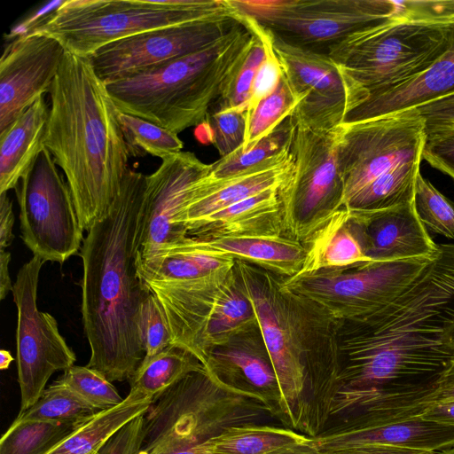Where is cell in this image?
<instances>
[{
    "instance_id": "1",
    "label": "cell",
    "mask_w": 454,
    "mask_h": 454,
    "mask_svg": "<svg viewBox=\"0 0 454 454\" xmlns=\"http://www.w3.org/2000/svg\"><path fill=\"white\" fill-rule=\"evenodd\" d=\"M338 337L337 413L374 427L420 418L454 366V244H438L434 258L385 307L339 322Z\"/></svg>"
},
{
    "instance_id": "2",
    "label": "cell",
    "mask_w": 454,
    "mask_h": 454,
    "mask_svg": "<svg viewBox=\"0 0 454 454\" xmlns=\"http://www.w3.org/2000/svg\"><path fill=\"white\" fill-rule=\"evenodd\" d=\"M145 176L129 168L112 209L88 231L79 253L87 366L111 382L129 380L145 356L139 319L151 292L136 264Z\"/></svg>"
},
{
    "instance_id": "3",
    "label": "cell",
    "mask_w": 454,
    "mask_h": 454,
    "mask_svg": "<svg viewBox=\"0 0 454 454\" xmlns=\"http://www.w3.org/2000/svg\"><path fill=\"white\" fill-rule=\"evenodd\" d=\"M239 284L253 304L281 391L279 420L309 434L329 418L340 373L339 322L282 286V278L235 260Z\"/></svg>"
},
{
    "instance_id": "4",
    "label": "cell",
    "mask_w": 454,
    "mask_h": 454,
    "mask_svg": "<svg viewBox=\"0 0 454 454\" xmlns=\"http://www.w3.org/2000/svg\"><path fill=\"white\" fill-rule=\"evenodd\" d=\"M49 94L44 145L64 172L88 231L112 209L129 168L120 111L90 58L67 51Z\"/></svg>"
},
{
    "instance_id": "5",
    "label": "cell",
    "mask_w": 454,
    "mask_h": 454,
    "mask_svg": "<svg viewBox=\"0 0 454 454\" xmlns=\"http://www.w3.org/2000/svg\"><path fill=\"white\" fill-rule=\"evenodd\" d=\"M256 39L241 21L199 51L105 84L120 112L178 135L206 121L226 95Z\"/></svg>"
},
{
    "instance_id": "6",
    "label": "cell",
    "mask_w": 454,
    "mask_h": 454,
    "mask_svg": "<svg viewBox=\"0 0 454 454\" xmlns=\"http://www.w3.org/2000/svg\"><path fill=\"white\" fill-rule=\"evenodd\" d=\"M404 3L398 15L356 31L327 50L349 86L353 109L370 95L421 73L451 43L454 0Z\"/></svg>"
},
{
    "instance_id": "7",
    "label": "cell",
    "mask_w": 454,
    "mask_h": 454,
    "mask_svg": "<svg viewBox=\"0 0 454 454\" xmlns=\"http://www.w3.org/2000/svg\"><path fill=\"white\" fill-rule=\"evenodd\" d=\"M268 416L274 417L263 403L225 386L204 367L153 401L138 454L190 450L230 427Z\"/></svg>"
},
{
    "instance_id": "8",
    "label": "cell",
    "mask_w": 454,
    "mask_h": 454,
    "mask_svg": "<svg viewBox=\"0 0 454 454\" xmlns=\"http://www.w3.org/2000/svg\"><path fill=\"white\" fill-rule=\"evenodd\" d=\"M231 11L228 0H65L24 33L51 36L66 51L90 58L132 35Z\"/></svg>"
},
{
    "instance_id": "9",
    "label": "cell",
    "mask_w": 454,
    "mask_h": 454,
    "mask_svg": "<svg viewBox=\"0 0 454 454\" xmlns=\"http://www.w3.org/2000/svg\"><path fill=\"white\" fill-rule=\"evenodd\" d=\"M294 122L293 166L278 189L283 236L305 245L344 207L338 127L315 129Z\"/></svg>"
},
{
    "instance_id": "10",
    "label": "cell",
    "mask_w": 454,
    "mask_h": 454,
    "mask_svg": "<svg viewBox=\"0 0 454 454\" xmlns=\"http://www.w3.org/2000/svg\"><path fill=\"white\" fill-rule=\"evenodd\" d=\"M236 13L249 17L286 41L327 52L348 35L401 13L404 1L228 0Z\"/></svg>"
},
{
    "instance_id": "11",
    "label": "cell",
    "mask_w": 454,
    "mask_h": 454,
    "mask_svg": "<svg viewBox=\"0 0 454 454\" xmlns=\"http://www.w3.org/2000/svg\"><path fill=\"white\" fill-rule=\"evenodd\" d=\"M433 259L366 262L301 272L282 278V286L339 322L357 321L395 299Z\"/></svg>"
},
{
    "instance_id": "12",
    "label": "cell",
    "mask_w": 454,
    "mask_h": 454,
    "mask_svg": "<svg viewBox=\"0 0 454 454\" xmlns=\"http://www.w3.org/2000/svg\"><path fill=\"white\" fill-rule=\"evenodd\" d=\"M427 137L417 108L338 126L344 206L375 178L396 166L422 160Z\"/></svg>"
},
{
    "instance_id": "13",
    "label": "cell",
    "mask_w": 454,
    "mask_h": 454,
    "mask_svg": "<svg viewBox=\"0 0 454 454\" xmlns=\"http://www.w3.org/2000/svg\"><path fill=\"white\" fill-rule=\"evenodd\" d=\"M45 148L17 189L20 230L25 245L44 262L62 265L79 254L83 228L69 186Z\"/></svg>"
},
{
    "instance_id": "14",
    "label": "cell",
    "mask_w": 454,
    "mask_h": 454,
    "mask_svg": "<svg viewBox=\"0 0 454 454\" xmlns=\"http://www.w3.org/2000/svg\"><path fill=\"white\" fill-rule=\"evenodd\" d=\"M45 262L33 257L18 271L12 287L17 308V368L22 413L42 395L51 376L73 366L76 356L59 330L57 320L37 307V286Z\"/></svg>"
},
{
    "instance_id": "15",
    "label": "cell",
    "mask_w": 454,
    "mask_h": 454,
    "mask_svg": "<svg viewBox=\"0 0 454 454\" xmlns=\"http://www.w3.org/2000/svg\"><path fill=\"white\" fill-rule=\"evenodd\" d=\"M268 32L283 76L299 101L292 114L293 120L322 130H330L343 123L353 109L352 94L328 54L289 43Z\"/></svg>"
},
{
    "instance_id": "16",
    "label": "cell",
    "mask_w": 454,
    "mask_h": 454,
    "mask_svg": "<svg viewBox=\"0 0 454 454\" xmlns=\"http://www.w3.org/2000/svg\"><path fill=\"white\" fill-rule=\"evenodd\" d=\"M240 22L232 9L195 22L161 27L114 42L99 49L90 59L98 76L108 83L199 51Z\"/></svg>"
},
{
    "instance_id": "17",
    "label": "cell",
    "mask_w": 454,
    "mask_h": 454,
    "mask_svg": "<svg viewBox=\"0 0 454 454\" xmlns=\"http://www.w3.org/2000/svg\"><path fill=\"white\" fill-rule=\"evenodd\" d=\"M193 153L179 152L161 160L145 176L137 253L177 242L187 237L180 223L200 182L211 171Z\"/></svg>"
},
{
    "instance_id": "18",
    "label": "cell",
    "mask_w": 454,
    "mask_h": 454,
    "mask_svg": "<svg viewBox=\"0 0 454 454\" xmlns=\"http://www.w3.org/2000/svg\"><path fill=\"white\" fill-rule=\"evenodd\" d=\"M66 51L56 39L22 33L0 59V133L49 92Z\"/></svg>"
},
{
    "instance_id": "19",
    "label": "cell",
    "mask_w": 454,
    "mask_h": 454,
    "mask_svg": "<svg viewBox=\"0 0 454 454\" xmlns=\"http://www.w3.org/2000/svg\"><path fill=\"white\" fill-rule=\"evenodd\" d=\"M347 209L350 227L372 262L433 259L437 254L438 244L420 222L414 199L380 210Z\"/></svg>"
},
{
    "instance_id": "20",
    "label": "cell",
    "mask_w": 454,
    "mask_h": 454,
    "mask_svg": "<svg viewBox=\"0 0 454 454\" xmlns=\"http://www.w3.org/2000/svg\"><path fill=\"white\" fill-rule=\"evenodd\" d=\"M204 367L225 386L263 403L279 419L281 391L259 325L211 348Z\"/></svg>"
},
{
    "instance_id": "21",
    "label": "cell",
    "mask_w": 454,
    "mask_h": 454,
    "mask_svg": "<svg viewBox=\"0 0 454 454\" xmlns=\"http://www.w3.org/2000/svg\"><path fill=\"white\" fill-rule=\"evenodd\" d=\"M292 142V141H291ZM290 145L236 175L213 179L209 174L195 189L180 223L188 232L207 217L270 188H278L293 166Z\"/></svg>"
},
{
    "instance_id": "22",
    "label": "cell",
    "mask_w": 454,
    "mask_h": 454,
    "mask_svg": "<svg viewBox=\"0 0 454 454\" xmlns=\"http://www.w3.org/2000/svg\"><path fill=\"white\" fill-rule=\"evenodd\" d=\"M454 93V32L449 48L413 77L367 97L343 122H355L417 108Z\"/></svg>"
},
{
    "instance_id": "23",
    "label": "cell",
    "mask_w": 454,
    "mask_h": 454,
    "mask_svg": "<svg viewBox=\"0 0 454 454\" xmlns=\"http://www.w3.org/2000/svg\"><path fill=\"white\" fill-rule=\"evenodd\" d=\"M310 438L323 451L378 444L424 452H441L454 446V427L418 418L358 430L325 428Z\"/></svg>"
},
{
    "instance_id": "24",
    "label": "cell",
    "mask_w": 454,
    "mask_h": 454,
    "mask_svg": "<svg viewBox=\"0 0 454 454\" xmlns=\"http://www.w3.org/2000/svg\"><path fill=\"white\" fill-rule=\"evenodd\" d=\"M189 238L204 253L247 262L283 278L299 274L307 255L302 243L286 236Z\"/></svg>"
},
{
    "instance_id": "25",
    "label": "cell",
    "mask_w": 454,
    "mask_h": 454,
    "mask_svg": "<svg viewBox=\"0 0 454 454\" xmlns=\"http://www.w3.org/2000/svg\"><path fill=\"white\" fill-rule=\"evenodd\" d=\"M49 113L43 96L0 133V194L16 188L45 149Z\"/></svg>"
},
{
    "instance_id": "26",
    "label": "cell",
    "mask_w": 454,
    "mask_h": 454,
    "mask_svg": "<svg viewBox=\"0 0 454 454\" xmlns=\"http://www.w3.org/2000/svg\"><path fill=\"white\" fill-rule=\"evenodd\" d=\"M278 188H270L207 217L187 235L199 239L283 236Z\"/></svg>"
},
{
    "instance_id": "27",
    "label": "cell",
    "mask_w": 454,
    "mask_h": 454,
    "mask_svg": "<svg viewBox=\"0 0 454 454\" xmlns=\"http://www.w3.org/2000/svg\"><path fill=\"white\" fill-rule=\"evenodd\" d=\"M153 399L130 390L118 405L98 411L48 454H98L126 424L147 412Z\"/></svg>"
},
{
    "instance_id": "28",
    "label": "cell",
    "mask_w": 454,
    "mask_h": 454,
    "mask_svg": "<svg viewBox=\"0 0 454 454\" xmlns=\"http://www.w3.org/2000/svg\"><path fill=\"white\" fill-rule=\"evenodd\" d=\"M304 246L307 255L300 273L372 262L350 227L345 207L333 215Z\"/></svg>"
},
{
    "instance_id": "29",
    "label": "cell",
    "mask_w": 454,
    "mask_h": 454,
    "mask_svg": "<svg viewBox=\"0 0 454 454\" xmlns=\"http://www.w3.org/2000/svg\"><path fill=\"white\" fill-rule=\"evenodd\" d=\"M306 438L288 427L248 423L230 427L192 450L195 454H263Z\"/></svg>"
},
{
    "instance_id": "30",
    "label": "cell",
    "mask_w": 454,
    "mask_h": 454,
    "mask_svg": "<svg viewBox=\"0 0 454 454\" xmlns=\"http://www.w3.org/2000/svg\"><path fill=\"white\" fill-rule=\"evenodd\" d=\"M255 325H258V321L254 309L244 293L233 267L207 324L203 345L206 362L211 348Z\"/></svg>"
},
{
    "instance_id": "31",
    "label": "cell",
    "mask_w": 454,
    "mask_h": 454,
    "mask_svg": "<svg viewBox=\"0 0 454 454\" xmlns=\"http://www.w3.org/2000/svg\"><path fill=\"white\" fill-rule=\"evenodd\" d=\"M203 369L192 354L171 345L150 358H144L128 380L130 390L153 401L188 374Z\"/></svg>"
},
{
    "instance_id": "32",
    "label": "cell",
    "mask_w": 454,
    "mask_h": 454,
    "mask_svg": "<svg viewBox=\"0 0 454 454\" xmlns=\"http://www.w3.org/2000/svg\"><path fill=\"white\" fill-rule=\"evenodd\" d=\"M420 161L406 162L369 183L344 206L352 210H380L414 199Z\"/></svg>"
},
{
    "instance_id": "33",
    "label": "cell",
    "mask_w": 454,
    "mask_h": 454,
    "mask_svg": "<svg viewBox=\"0 0 454 454\" xmlns=\"http://www.w3.org/2000/svg\"><path fill=\"white\" fill-rule=\"evenodd\" d=\"M83 422L14 419L0 440V454H48Z\"/></svg>"
},
{
    "instance_id": "34",
    "label": "cell",
    "mask_w": 454,
    "mask_h": 454,
    "mask_svg": "<svg viewBox=\"0 0 454 454\" xmlns=\"http://www.w3.org/2000/svg\"><path fill=\"white\" fill-rule=\"evenodd\" d=\"M99 411L67 387L54 381L40 398L15 419L82 422Z\"/></svg>"
},
{
    "instance_id": "35",
    "label": "cell",
    "mask_w": 454,
    "mask_h": 454,
    "mask_svg": "<svg viewBox=\"0 0 454 454\" xmlns=\"http://www.w3.org/2000/svg\"><path fill=\"white\" fill-rule=\"evenodd\" d=\"M119 118L129 157H143L148 153L162 160L182 152L184 143L177 134L121 112Z\"/></svg>"
},
{
    "instance_id": "36",
    "label": "cell",
    "mask_w": 454,
    "mask_h": 454,
    "mask_svg": "<svg viewBox=\"0 0 454 454\" xmlns=\"http://www.w3.org/2000/svg\"><path fill=\"white\" fill-rule=\"evenodd\" d=\"M294 128L291 115L253 148L246 151L238 149L213 163L209 176L213 179L231 176L279 153L290 145Z\"/></svg>"
},
{
    "instance_id": "37",
    "label": "cell",
    "mask_w": 454,
    "mask_h": 454,
    "mask_svg": "<svg viewBox=\"0 0 454 454\" xmlns=\"http://www.w3.org/2000/svg\"><path fill=\"white\" fill-rule=\"evenodd\" d=\"M298 103L287 82L282 76L276 90L262 99L249 116L245 141L239 150L246 151L253 148L272 133L293 114Z\"/></svg>"
},
{
    "instance_id": "38",
    "label": "cell",
    "mask_w": 454,
    "mask_h": 454,
    "mask_svg": "<svg viewBox=\"0 0 454 454\" xmlns=\"http://www.w3.org/2000/svg\"><path fill=\"white\" fill-rule=\"evenodd\" d=\"M55 381L74 392L98 411L110 409L123 401L111 381L87 365L74 364Z\"/></svg>"
},
{
    "instance_id": "39",
    "label": "cell",
    "mask_w": 454,
    "mask_h": 454,
    "mask_svg": "<svg viewBox=\"0 0 454 454\" xmlns=\"http://www.w3.org/2000/svg\"><path fill=\"white\" fill-rule=\"evenodd\" d=\"M414 202L419 218L427 231L454 239V202L420 173L416 181Z\"/></svg>"
},
{
    "instance_id": "40",
    "label": "cell",
    "mask_w": 454,
    "mask_h": 454,
    "mask_svg": "<svg viewBox=\"0 0 454 454\" xmlns=\"http://www.w3.org/2000/svg\"><path fill=\"white\" fill-rule=\"evenodd\" d=\"M202 124L209 128L208 140L223 158L241 148L244 144L248 127L247 110L215 108L208 113Z\"/></svg>"
},
{
    "instance_id": "41",
    "label": "cell",
    "mask_w": 454,
    "mask_h": 454,
    "mask_svg": "<svg viewBox=\"0 0 454 454\" xmlns=\"http://www.w3.org/2000/svg\"><path fill=\"white\" fill-rule=\"evenodd\" d=\"M139 334L145 351V358H150L172 345V336L166 314L159 300L152 292L141 309Z\"/></svg>"
},
{
    "instance_id": "42",
    "label": "cell",
    "mask_w": 454,
    "mask_h": 454,
    "mask_svg": "<svg viewBox=\"0 0 454 454\" xmlns=\"http://www.w3.org/2000/svg\"><path fill=\"white\" fill-rule=\"evenodd\" d=\"M264 58L263 43L257 37L226 95L215 105L217 108L247 110L256 73Z\"/></svg>"
},
{
    "instance_id": "43",
    "label": "cell",
    "mask_w": 454,
    "mask_h": 454,
    "mask_svg": "<svg viewBox=\"0 0 454 454\" xmlns=\"http://www.w3.org/2000/svg\"><path fill=\"white\" fill-rule=\"evenodd\" d=\"M422 159L454 180V122L427 129Z\"/></svg>"
},
{
    "instance_id": "44",
    "label": "cell",
    "mask_w": 454,
    "mask_h": 454,
    "mask_svg": "<svg viewBox=\"0 0 454 454\" xmlns=\"http://www.w3.org/2000/svg\"><path fill=\"white\" fill-rule=\"evenodd\" d=\"M145 414L126 424L98 454H138L143 440Z\"/></svg>"
},
{
    "instance_id": "45",
    "label": "cell",
    "mask_w": 454,
    "mask_h": 454,
    "mask_svg": "<svg viewBox=\"0 0 454 454\" xmlns=\"http://www.w3.org/2000/svg\"><path fill=\"white\" fill-rule=\"evenodd\" d=\"M424 118L427 129L454 122V93L417 107Z\"/></svg>"
},
{
    "instance_id": "46",
    "label": "cell",
    "mask_w": 454,
    "mask_h": 454,
    "mask_svg": "<svg viewBox=\"0 0 454 454\" xmlns=\"http://www.w3.org/2000/svg\"><path fill=\"white\" fill-rule=\"evenodd\" d=\"M14 214L12 202L7 193L0 194V250H4L12 242Z\"/></svg>"
},
{
    "instance_id": "47",
    "label": "cell",
    "mask_w": 454,
    "mask_h": 454,
    "mask_svg": "<svg viewBox=\"0 0 454 454\" xmlns=\"http://www.w3.org/2000/svg\"><path fill=\"white\" fill-rule=\"evenodd\" d=\"M327 454H426L428 452L378 444H364L325 451Z\"/></svg>"
},
{
    "instance_id": "48",
    "label": "cell",
    "mask_w": 454,
    "mask_h": 454,
    "mask_svg": "<svg viewBox=\"0 0 454 454\" xmlns=\"http://www.w3.org/2000/svg\"><path fill=\"white\" fill-rule=\"evenodd\" d=\"M420 418L454 427V401L433 403L423 412Z\"/></svg>"
},
{
    "instance_id": "49",
    "label": "cell",
    "mask_w": 454,
    "mask_h": 454,
    "mask_svg": "<svg viewBox=\"0 0 454 454\" xmlns=\"http://www.w3.org/2000/svg\"><path fill=\"white\" fill-rule=\"evenodd\" d=\"M263 454H327L321 450L308 436L305 440L275 448Z\"/></svg>"
},
{
    "instance_id": "50",
    "label": "cell",
    "mask_w": 454,
    "mask_h": 454,
    "mask_svg": "<svg viewBox=\"0 0 454 454\" xmlns=\"http://www.w3.org/2000/svg\"><path fill=\"white\" fill-rule=\"evenodd\" d=\"M11 253L5 250H0V299L4 300L9 292L12 291L9 263L11 261Z\"/></svg>"
},
{
    "instance_id": "51",
    "label": "cell",
    "mask_w": 454,
    "mask_h": 454,
    "mask_svg": "<svg viewBox=\"0 0 454 454\" xmlns=\"http://www.w3.org/2000/svg\"><path fill=\"white\" fill-rule=\"evenodd\" d=\"M454 401V366L448 372L434 393L432 404Z\"/></svg>"
},
{
    "instance_id": "52",
    "label": "cell",
    "mask_w": 454,
    "mask_h": 454,
    "mask_svg": "<svg viewBox=\"0 0 454 454\" xmlns=\"http://www.w3.org/2000/svg\"><path fill=\"white\" fill-rule=\"evenodd\" d=\"M13 357L8 350L2 349L0 351V369L6 370L9 368Z\"/></svg>"
},
{
    "instance_id": "53",
    "label": "cell",
    "mask_w": 454,
    "mask_h": 454,
    "mask_svg": "<svg viewBox=\"0 0 454 454\" xmlns=\"http://www.w3.org/2000/svg\"><path fill=\"white\" fill-rule=\"evenodd\" d=\"M438 454H454V446L450 449L444 450L441 452H438Z\"/></svg>"
},
{
    "instance_id": "54",
    "label": "cell",
    "mask_w": 454,
    "mask_h": 454,
    "mask_svg": "<svg viewBox=\"0 0 454 454\" xmlns=\"http://www.w3.org/2000/svg\"><path fill=\"white\" fill-rule=\"evenodd\" d=\"M426 454H438V452H428V453H426Z\"/></svg>"
}]
</instances>
